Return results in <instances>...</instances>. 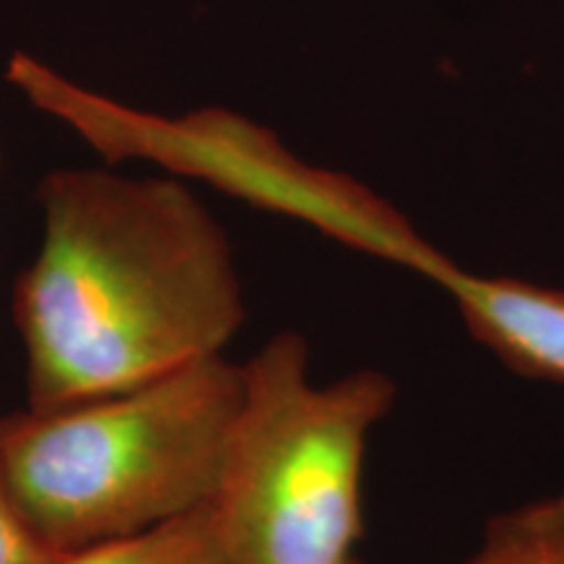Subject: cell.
Returning <instances> with one entry per match:
<instances>
[{"label": "cell", "mask_w": 564, "mask_h": 564, "mask_svg": "<svg viewBox=\"0 0 564 564\" xmlns=\"http://www.w3.org/2000/svg\"><path fill=\"white\" fill-rule=\"evenodd\" d=\"M398 387L361 369L319 384L308 343L280 333L241 364V400L209 512L230 564H350L364 463Z\"/></svg>", "instance_id": "obj_3"}, {"label": "cell", "mask_w": 564, "mask_h": 564, "mask_svg": "<svg viewBox=\"0 0 564 564\" xmlns=\"http://www.w3.org/2000/svg\"><path fill=\"white\" fill-rule=\"evenodd\" d=\"M13 285L26 408L55 411L223 356L246 322L228 232L173 178L58 167Z\"/></svg>", "instance_id": "obj_1"}, {"label": "cell", "mask_w": 564, "mask_h": 564, "mask_svg": "<svg viewBox=\"0 0 564 564\" xmlns=\"http://www.w3.org/2000/svg\"><path fill=\"white\" fill-rule=\"evenodd\" d=\"M61 556L26 523L0 470V564H55Z\"/></svg>", "instance_id": "obj_8"}, {"label": "cell", "mask_w": 564, "mask_h": 564, "mask_svg": "<svg viewBox=\"0 0 564 564\" xmlns=\"http://www.w3.org/2000/svg\"><path fill=\"white\" fill-rule=\"evenodd\" d=\"M465 564H564V491L491 518Z\"/></svg>", "instance_id": "obj_7"}, {"label": "cell", "mask_w": 564, "mask_h": 564, "mask_svg": "<svg viewBox=\"0 0 564 564\" xmlns=\"http://www.w3.org/2000/svg\"><path fill=\"white\" fill-rule=\"evenodd\" d=\"M436 285L453 295L465 327L514 371L564 384V291L453 264Z\"/></svg>", "instance_id": "obj_5"}, {"label": "cell", "mask_w": 564, "mask_h": 564, "mask_svg": "<svg viewBox=\"0 0 564 564\" xmlns=\"http://www.w3.org/2000/svg\"><path fill=\"white\" fill-rule=\"evenodd\" d=\"M350 564H364V562H361V560H352Z\"/></svg>", "instance_id": "obj_10"}, {"label": "cell", "mask_w": 564, "mask_h": 564, "mask_svg": "<svg viewBox=\"0 0 564 564\" xmlns=\"http://www.w3.org/2000/svg\"><path fill=\"white\" fill-rule=\"evenodd\" d=\"M241 400V364L209 356L55 411L0 415V470L58 554L209 507Z\"/></svg>", "instance_id": "obj_2"}, {"label": "cell", "mask_w": 564, "mask_h": 564, "mask_svg": "<svg viewBox=\"0 0 564 564\" xmlns=\"http://www.w3.org/2000/svg\"><path fill=\"white\" fill-rule=\"evenodd\" d=\"M0 167H3V147H0Z\"/></svg>", "instance_id": "obj_9"}, {"label": "cell", "mask_w": 564, "mask_h": 564, "mask_svg": "<svg viewBox=\"0 0 564 564\" xmlns=\"http://www.w3.org/2000/svg\"><path fill=\"white\" fill-rule=\"evenodd\" d=\"M9 82L34 108L79 133L108 165L158 162L165 171L207 181L238 199L295 217L350 249L434 282L455 264L423 241L382 196L350 175L308 165L270 129L236 112L202 108L167 118L133 110L76 87L26 53L11 58Z\"/></svg>", "instance_id": "obj_4"}, {"label": "cell", "mask_w": 564, "mask_h": 564, "mask_svg": "<svg viewBox=\"0 0 564 564\" xmlns=\"http://www.w3.org/2000/svg\"><path fill=\"white\" fill-rule=\"evenodd\" d=\"M55 564H230L209 507L150 531L63 554Z\"/></svg>", "instance_id": "obj_6"}]
</instances>
